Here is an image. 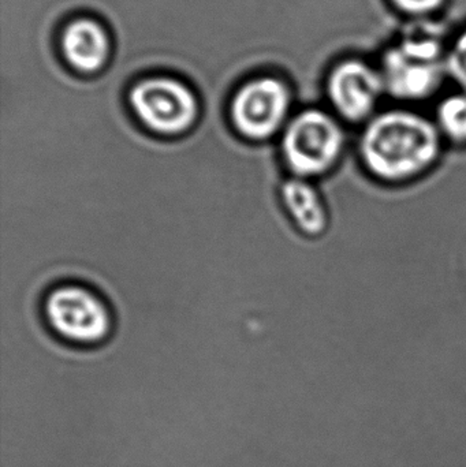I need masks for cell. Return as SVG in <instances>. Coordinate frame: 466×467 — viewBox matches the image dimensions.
<instances>
[{
	"label": "cell",
	"mask_w": 466,
	"mask_h": 467,
	"mask_svg": "<svg viewBox=\"0 0 466 467\" xmlns=\"http://www.w3.org/2000/svg\"><path fill=\"white\" fill-rule=\"evenodd\" d=\"M356 158L364 174L385 186H407L431 174L446 144L434 119L413 107L380 109L358 133Z\"/></svg>",
	"instance_id": "1"
},
{
	"label": "cell",
	"mask_w": 466,
	"mask_h": 467,
	"mask_svg": "<svg viewBox=\"0 0 466 467\" xmlns=\"http://www.w3.org/2000/svg\"><path fill=\"white\" fill-rule=\"evenodd\" d=\"M416 22L383 49L378 63L386 95L397 106L412 107L430 100L449 79V43L427 19Z\"/></svg>",
	"instance_id": "2"
},
{
	"label": "cell",
	"mask_w": 466,
	"mask_h": 467,
	"mask_svg": "<svg viewBox=\"0 0 466 467\" xmlns=\"http://www.w3.org/2000/svg\"><path fill=\"white\" fill-rule=\"evenodd\" d=\"M349 150L347 126L330 109L298 112L282 131L281 159L290 177L317 181L333 175Z\"/></svg>",
	"instance_id": "3"
},
{
	"label": "cell",
	"mask_w": 466,
	"mask_h": 467,
	"mask_svg": "<svg viewBox=\"0 0 466 467\" xmlns=\"http://www.w3.org/2000/svg\"><path fill=\"white\" fill-rule=\"evenodd\" d=\"M326 98L330 111L347 128H363L388 98L379 66L363 57L338 60L327 74Z\"/></svg>",
	"instance_id": "4"
},
{
	"label": "cell",
	"mask_w": 466,
	"mask_h": 467,
	"mask_svg": "<svg viewBox=\"0 0 466 467\" xmlns=\"http://www.w3.org/2000/svg\"><path fill=\"white\" fill-rule=\"evenodd\" d=\"M43 313L49 328L73 345H98L112 331L109 305L96 291L81 285H63L49 291Z\"/></svg>",
	"instance_id": "5"
},
{
	"label": "cell",
	"mask_w": 466,
	"mask_h": 467,
	"mask_svg": "<svg viewBox=\"0 0 466 467\" xmlns=\"http://www.w3.org/2000/svg\"><path fill=\"white\" fill-rule=\"evenodd\" d=\"M130 106L144 128L161 137L183 136L199 118L193 93L170 78L140 82L131 90Z\"/></svg>",
	"instance_id": "6"
},
{
	"label": "cell",
	"mask_w": 466,
	"mask_h": 467,
	"mask_svg": "<svg viewBox=\"0 0 466 467\" xmlns=\"http://www.w3.org/2000/svg\"><path fill=\"white\" fill-rule=\"evenodd\" d=\"M290 106L292 96L284 82L257 79L235 95L232 103L233 126L249 141H267L286 128Z\"/></svg>",
	"instance_id": "7"
},
{
	"label": "cell",
	"mask_w": 466,
	"mask_h": 467,
	"mask_svg": "<svg viewBox=\"0 0 466 467\" xmlns=\"http://www.w3.org/2000/svg\"><path fill=\"white\" fill-rule=\"evenodd\" d=\"M285 213L301 235L319 239L328 233L331 213L317 182L289 177L279 188Z\"/></svg>",
	"instance_id": "8"
},
{
	"label": "cell",
	"mask_w": 466,
	"mask_h": 467,
	"mask_svg": "<svg viewBox=\"0 0 466 467\" xmlns=\"http://www.w3.org/2000/svg\"><path fill=\"white\" fill-rule=\"evenodd\" d=\"M63 49L74 67L81 71H95L104 65L109 57V38L95 21L79 19L66 30Z\"/></svg>",
	"instance_id": "9"
},
{
	"label": "cell",
	"mask_w": 466,
	"mask_h": 467,
	"mask_svg": "<svg viewBox=\"0 0 466 467\" xmlns=\"http://www.w3.org/2000/svg\"><path fill=\"white\" fill-rule=\"evenodd\" d=\"M446 147L466 148V90L459 89L440 99L432 117Z\"/></svg>",
	"instance_id": "10"
},
{
	"label": "cell",
	"mask_w": 466,
	"mask_h": 467,
	"mask_svg": "<svg viewBox=\"0 0 466 467\" xmlns=\"http://www.w3.org/2000/svg\"><path fill=\"white\" fill-rule=\"evenodd\" d=\"M449 79L461 90H466V26L449 43Z\"/></svg>",
	"instance_id": "11"
},
{
	"label": "cell",
	"mask_w": 466,
	"mask_h": 467,
	"mask_svg": "<svg viewBox=\"0 0 466 467\" xmlns=\"http://www.w3.org/2000/svg\"><path fill=\"white\" fill-rule=\"evenodd\" d=\"M396 10L416 21H423L437 14L448 0H388Z\"/></svg>",
	"instance_id": "12"
}]
</instances>
